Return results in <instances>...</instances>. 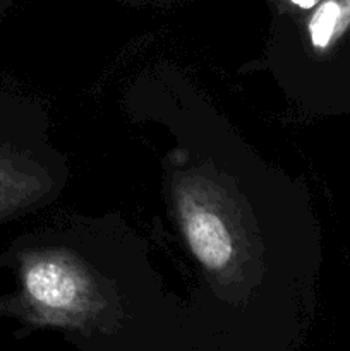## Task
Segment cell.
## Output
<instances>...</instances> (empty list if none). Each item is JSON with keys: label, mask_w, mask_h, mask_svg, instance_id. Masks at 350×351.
Returning a JSON list of instances; mask_svg holds the SVG:
<instances>
[{"label": "cell", "mask_w": 350, "mask_h": 351, "mask_svg": "<svg viewBox=\"0 0 350 351\" xmlns=\"http://www.w3.org/2000/svg\"><path fill=\"white\" fill-rule=\"evenodd\" d=\"M340 17H342V5L336 0H328L316 10L309 24V33L314 47L325 48L331 41L338 27Z\"/></svg>", "instance_id": "cell-3"}, {"label": "cell", "mask_w": 350, "mask_h": 351, "mask_svg": "<svg viewBox=\"0 0 350 351\" xmlns=\"http://www.w3.org/2000/svg\"><path fill=\"white\" fill-rule=\"evenodd\" d=\"M182 226L191 250L209 271L225 269L232 261V237L225 223L209 209L184 201L180 206Z\"/></svg>", "instance_id": "cell-2"}, {"label": "cell", "mask_w": 350, "mask_h": 351, "mask_svg": "<svg viewBox=\"0 0 350 351\" xmlns=\"http://www.w3.org/2000/svg\"><path fill=\"white\" fill-rule=\"evenodd\" d=\"M21 281L27 300L45 308H69L81 297L79 274L57 257H23Z\"/></svg>", "instance_id": "cell-1"}, {"label": "cell", "mask_w": 350, "mask_h": 351, "mask_svg": "<svg viewBox=\"0 0 350 351\" xmlns=\"http://www.w3.org/2000/svg\"><path fill=\"white\" fill-rule=\"evenodd\" d=\"M292 2H294L295 5L302 7V9H311V7L316 5L319 0H292Z\"/></svg>", "instance_id": "cell-4"}]
</instances>
